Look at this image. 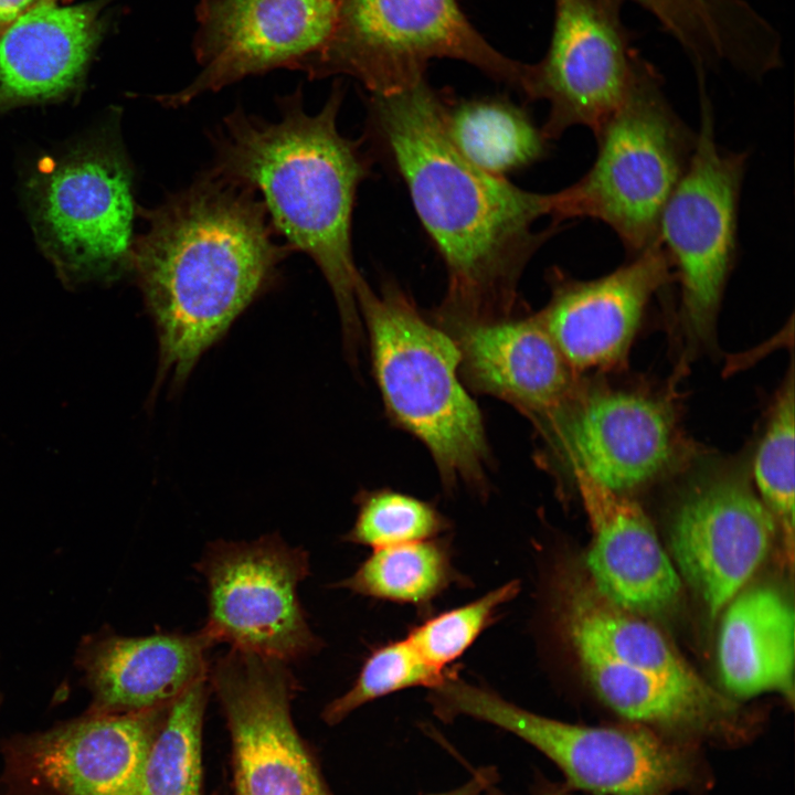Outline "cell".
<instances>
[{
	"label": "cell",
	"mask_w": 795,
	"mask_h": 795,
	"mask_svg": "<svg viewBox=\"0 0 795 795\" xmlns=\"http://www.w3.org/2000/svg\"><path fill=\"white\" fill-rule=\"evenodd\" d=\"M42 0H0V34Z\"/></svg>",
	"instance_id": "obj_34"
},
{
	"label": "cell",
	"mask_w": 795,
	"mask_h": 795,
	"mask_svg": "<svg viewBox=\"0 0 795 795\" xmlns=\"http://www.w3.org/2000/svg\"><path fill=\"white\" fill-rule=\"evenodd\" d=\"M436 717H469L506 730L563 772L575 788L597 795H670L693 778L687 751L644 729L587 727L528 711L455 675L428 693Z\"/></svg>",
	"instance_id": "obj_7"
},
{
	"label": "cell",
	"mask_w": 795,
	"mask_h": 795,
	"mask_svg": "<svg viewBox=\"0 0 795 795\" xmlns=\"http://www.w3.org/2000/svg\"><path fill=\"white\" fill-rule=\"evenodd\" d=\"M555 583V618L571 647L590 648L695 691L713 690L655 626L608 601L591 582L563 573Z\"/></svg>",
	"instance_id": "obj_22"
},
{
	"label": "cell",
	"mask_w": 795,
	"mask_h": 795,
	"mask_svg": "<svg viewBox=\"0 0 795 795\" xmlns=\"http://www.w3.org/2000/svg\"><path fill=\"white\" fill-rule=\"evenodd\" d=\"M336 22L312 62L310 78L347 75L370 96H388L423 81L434 59L473 65L520 93L528 63L497 51L457 0H335Z\"/></svg>",
	"instance_id": "obj_6"
},
{
	"label": "cell",
	"mask_w": 795,
	"mask_h": 795,
	"mask_svg": "<svg viewBox=\"0 0 795 795\" xmlns=\"http://www.w3.org/2000/svg\"><path fill=\"white\" fill-rule=\"evenodd\" d=\"M344 540L374 549L438 538L449 520L434 505L389 488L360 491Z\"/></svg>",
	"instance_id": "obj_29"
},
{
	"label": "cell",
	"mask_w": 795,
	"mask_h": 795,
	"mask_svg": "<svg viewBox=\"0 0 795 795\" xmlns=\"http://www.w3.org/2000/svg\"><path fill=\"white\" fill-rule=\"evenodd\" d=\"M206 678L169 704L146 756L138 795H201Z\"/></svg>",
	"instance_id": "obj_27"
},
{
	"label": "cell",
	"mask_w": 795,
	"mask_h": 795,
	"mask_svg": "<svg viewBox=\"0 0 795 795\" xmlns=\"http://www.w3.org/2000/svg\"><path fill=\"white\" fill-rule=\"evenodd\" d=\"M519 592L520 583L510 581L473 602L425 619L405 638L427 662L449 669Z\"/></svg>",
	"instance_id": "obj_31"
},
{
	"label": "cell",
	"mask_w": 795,
	"mask_h": 795,
	"mask_svg": "<svg viewBox=\"0 0 795 795\" xmlns=\"http://www.w3.org/2000/svg\"><path fill=\"white\" fill-rule=\"evenodd\" d=\"M777 392L757 447L753 475L761 500L778 523L789 564L794 554V375Z\"/></svg>",
	"instance_id": "obj_28"
},
{
	"label": "cell",
	"mask_w": 795,
	"mask_h": 795,
	"mask_svg": "<svg viewBox=\"0 0 795 795\" xmlns=\"http://www.w3.org/2000/svg\"><path fill=\"white\" fill-rule=\"evenodd\" d=\"M496 781L497 775L495 768L481 767L463 785L447 792L431 795H484L487 794L491 785H495Z\"/></svg>",
	"instance_id": "obj_33"
},
{
	"label": "cell",
	"mask_w": 795,
	"mask_h": 795,
	"mask_svg": "<svg viewBox=\"0 0 795 795\" xmlns=\"http://www.w3.org/2000/svg\"><path fill=\"white\" fill-rule=\"evenodd\" d=\"M212 645L202 630L87 637L76 658L93 697L87 713H130L170 704L208 678L206 653Z\"/></svg>",
	"instance_id": "obj_20"
},
{
	"label": "cell",
	"mask_w": 795,
	"mask_h": 795,
	"mask_svg": "<svg viewBox=\"0 0 795 795\" xmlns=\"http://www.w3.org/2000/svg\"><path fill=\"white\" fill-rule=\"evenodd\" d=\"M621 0H554L545 55L529 64L522 94L545 100L548 140L574 126L595 134L618 107L640 53L622 17Z\"/></svg>",
	"instance_id": "obj_13"
},
{
	"label": "cell",
	"mask_w": 795,
	"mask_h": 795,
	"mask_svg": "<svg viewBox=\"0 0 795 795\" xmlns=\"http://www.w3.org/2000/svg\"><path fill=\"white\" fill-rule=\"evenodd\" d=\"M444 120L456 149L496 177L531 166L548 150V139L528 113L501 97L453 102L444 96Z\"/></svg>",
	"instance_id": "obj_25"
},
{
	"label": "cell",
	"mask_w": 795,
	"mask_h": 795,
	"mask_svg": "<svg viewBox=\"0 0 795 795\" xmlns=\"http://www.w3.org/2000/svg\"><path fill=\"white\" fill-rule=\"evenodd\" d=\"M193 47L200 72L159 97L179 107L208 92L276 68L308 72L330 39L335 0H200Z\"/></svg>",
	"instance_id": "obj_14"
},
{
	"label": "cell",
	"mask_w": 795,
	"mask_h": 795,
	"mask_svg": "<svg viewBox=\"0 0 795 795\" xmlns=\"http://www.w3.org/2000/svg\"><path fill=\"white\" fill-rule=\"evenodd\" d=\"M591 168L550 193L553 224L576 218L605 223L628 257L657 240L661 211L690 162L697 132L669 103L662 76L638 56L618 107L594 134Z\"/></svg>",
	"instance_id": "obj_5"
},
{
	"label": "cell",
	"mask_w": 795,
	"mask_h": 795,
	"mask_svg": "<svg viewBox=\"0 0 795 795\" xmlns=\"http://www.w3.org/2000/svg\"><path fill=\"white\" fill-rule=\"evenodd\" d=\"M452 672L427 662L406 638L386 643L372 650L353 686L329 702L321 717L327 724H337L370 701L413 687L432 689Z\"/></svg>",
	"instance_id": "obj_30"
},
{
	"label": "cell",
	"mask_w": 795,
	"mask_h": 795,
	"mask_svg": "<svg viewBox=\"0 0 795 795\" xmlns=\"http://www.w3.org/2000/svg\"><path fill=\"white\" fill-rule=\"evenodd\" d=\"M28 194L39 242L65 282L115 278L130 267L132 172L114 134L43 158Z\"/></svg>",
	"instance_id": "obj_8"
},
{
	"label": "cell",
	"mask_w": 795,
	"mask_h": 795,
	"mask_svg": "<svg viewBox=\"0 0 795 795\" xmlns=\"http://www.w3.org/2000/svg\"><path fill=\"white\" fill-rule=\"evenodd\" d=\"M208 584L201 629L214 645L289 662L317 653L297 587L309 574L308 553L272 534L251 542L211 543L197 564Z\"/></svg>",
	"instance_id": "obj_10"
},
{
	"label": "cell",
	"mask_w": 795,
	"mask_h": 795,
	"mask_svg": "<svg viewBox=\"0 0 795 795\" xmlns=\"http://www.w3.org/2000/svg\"><path fill=\"white\" fill-rule=\"evenodd\" d=\"M356 297L389 417L425 445L445 488L466 485L484 495L489 448L479 407L459 378L455 341L395 283L374 292L361 276Z\"/></svg>",
	"instance_id": "obj_4"
},
{
	"label": "cell",
	"mask_w": 795,
	"mask_h": 795,
	"mask_svg": "<svg viewBox=\"0 0 795 795\" xmlns=\"http://www.w3.org/2000/svg\"><path fill=\"white\" fill-rule=\"evenodd\" d=\"M442 327L460 353L459 374L476 392L501 399L534 423L577 386L575 373L537 315Z\"/></svg>",
	"instance_id": "obj_18"
},
{
	"label": "cell",
	"mask_w": 795,
	"mask_h": 795,
	"mask_svg": "<svg viewBox=\"0 0 795 795\" xmlns=\"http://www.w3.org/2000/svg\"><path fill=\"white\" fill-rule=\"evenodd\" d=\"M794 610L776 589L735 595L724 613L718 664L724 687L738 697L776 691L794 698Z\"/></svg>",
	"instance_id": "obj_23"
},
{
	"label": "cell",
	"mask_w": 795,
	"mask_h": 795,
	"mask_svg": "<svg viewBox=\"0 0 795 795\" xmlns=\"http://www.w3.org/2000/svg\"><path fill=\"white\" fill-rule=\"evenodd\" d=\"M168 706L94 714L17 738L7 776L30 795H138L149 746Z\"/></svg>",
	"instance_id": "obj_15"
},
{
	"label": "cell",
	"mask_w": 795,
	"mask_h": 795,
	"mask_svg": "<svg viewBox=\"0 0 795 795\" xmlns=\"http://www.w3.org/2000/svg\"><path fill=\"white\" fill-rule=\"evenodd\" d=\"M136 273L159 340L160 379L182 382L275 278L287 244L250 189L211 172L144 211Z\"/></svg>",
	"instance_id": "obj_2"
},
{
	"label": "cell",
	"mask_w": 795,
	"mask_h": 795,
	"mask_svg": "<svg viewBox=\"0 0 795 795\" xmlns=\"http://www.w3.org/2000/svg\"><path fill=\"white\" fill-rule=\"evenodd\" d=\"M343 88L337 83L325 106L307 114L301 94L283 99L282 115L267 121L241 108L212 136V174L253 191L289 248L306 253L336 298L349 352L360 340L351 223L359 184L370 174L362 140L346 138L337 118Z\"/></svg>",
	"instance_id": "obj_3"
},
{
	"label": "cell",
	"mask_w": 795,
	"mask_h": 795,
	"mask_svg": "<svg viewBox=\"0 0 795 795\" xmlns=\"http://www.w3.org/2000/svg\"><path fill=\"white\" fill-rule=\"evenodd\" d=\"M464 582L452 562L449 544L433 538L374 549L337 586L368 597L424 607L453 584Z\"/></svg>",
	"instance_id": "obj_26"
},
{
	"label": "cell",
	"mask_w": 795,
	"mask_h": 795,
	"mask_svg": "<svg viewBox=\"0 0 795 795\" xmlns=\"http://www.w3.org/2000/svg\"><path fill=\"white\" fill-rule=\"evenodd\" d=\"M215 795H223V794H215Z\"/></svg>",
	"instance_id": "obj_36"
},
{
	"label": "cell",
	"mask_w": 795,
	"mask_h": 795,
	"mask_svg": "<svg viewBox=\"0 0 795 795\" xmlns=\"http://www.w3.org/2000/svg\"><path fill=\"white\" fill-rule=\"evenodd\" d=\"M775 528L772 513L736 471H711L686 492L672 519L671 552L710 618L756 571Z\"/></svg>",
	"instance_id": "obj_16"
},
{
	"label": "cell",
	"mask_w": 795,
	"mask_h": 795,
	"mask_svg": "<svg viewBox=\"0 0 795 795\" xmlns=\"http://www.w3.org/2000/svg\"><path fill=\"white\" fill-rule=\"evenodd\" d=\"M488 795H505L500 791L496 789L495 785L490 786L488 788ZM537 795H570L565 793L563 789H556V788H548L540 791Z\"/></svg>",
	"instance_id": "obj_35"
},
{
	"label": "cell",
	"mask_w": 795,
	"mask_h": 795,
	"mask_svg": "<svg viewBox=\"0 0 795 795\" xmlns=\"http://www.w3.org/2000/svg\"><path fill=\"white\" fill-rule=\"evenodd\" d=\"M571 648L598 697L626 719L703 734L732 729L734 706L714 690L695 691L590 648Z\"/></svg>",
	"instance_id": "obj_24"
},
{
	"label": "cell",
	"mask_w": 795,
	"mask_h": 795,
	"mask_svg": "<svg viewBox=\"0 0 795 795\" xmlns=\"http://www.w3.org/2000/svg\"><path fill=\"white\" fill-rule=\"evenodd\" d=\"M100 35L92 6L42 0L0 34V110L66 96Z\"/></svg>",
	"instance_id": "obj_21"
},
{
	"label": "cell",
	"mask_w": 795,
	"mask_h": 795,
	"mask_svg": "<svg viewBox=\"0 0 795 795\" xmlns=\"http://www.w3.org/2000/svg\"><path fill=\"white\" fill-rule=\"evenodd\" d=\"M536 423L555 463L618 494L662 477L680 462L670 404L643 392L576 386Z\"/></svg>",
	"instance_id": "obj_12"
},
{
	"label": "cell",
	"mask_w": 795,
	"mask_h": 795,
	"mask_svg": "<svg viewBox=\"0 0 795 795\" xmlns=\"http://www.w3.org/2000/svg\"><path fill=\"white\" fill-rule=\"evenodd\" d=\"M700 124L682 178L657 227L680 289V318L693 342L713 337L716 319L738 256V223L748 152L721 147L706 86L699 87Z\"/></svg>",
	"instance_id": "obj_9"
},
{
	"label": "cell",
	"mask_w": 795,
	"mask_h": 795,
	"mask_svg": "<svg viewBox=\"0 0 795 795\" xmlns=\"http://www.w3.org/2000/svg\"><path fill=\"white\" fill-rule=\"evenodd\" d=\"M672 282L656 240L598 278L580 280L554 268L551 298L536 315L575 374L608 369L624 361L649 301Z\"/></svg>",
	"instance_id": "obj_17"
},
{
	"label": "cell",
	"mask_w": 795,
	"mask_h": 795,
	"mask_svg": "<svg viewBox=\"0 0 795 795\" xmlns=\"http://www.w3.org/2000/svg\"><path fill=\"white\" fill-rule=\"evenodd\" d=\"M369 135L404 181L415 212L442 256L447 290L435 321L512 316L521 275L559 225L539 231L550 193L521 189L483 171L453 145L444 96L425 81L369 96Z\"/></svg>",
	"instance_id": "obj_1"
},
{
	"label": "cell",
	"mask_w": 795,
	"mask_h": 795,
	"mask_svg": "<svg viewBox=\"0 0 795 795\" xmlns=\"http://www.w3.org/2000/svg\"><path fill=\"white\" fill-rule=\"evenodd\" d=\"M630 1L648 11L680 46L691 44L699 31L698 15L691 0H621Z\"/></svg>",
	"instance_id": "obj_32"
},
{
	"label": "cell",
	"mask_w": 795,
	"mask_h": 795,
	"mask_svg": "<svg viewBox=\"0 0 795 795\" xmlns=\"http://www.w3.org/2000/svg\"><path fill=\"white\" fill-rule=\"evenodd\" d=\"M231 736L235 795H332L298 733L286 662L231 648L211 670Z\"/></svg>",
	"instance_id": "obj_11"
},
{
	"label": "cell",
	"mask_w": 795,
	"mask_h": 795,
	"mask_svg": "<svg viewBox=\"0 0 795 795\" xmlns=\"http://www.w3.org/2000/svg\"><path fill=\"white\" fill-rule=\"evenodd\" d=\"M572 476L592 528L585 558L592 585L635 614L669 608L678 600L680 579L643 509L582 473Z\"/></svg>",
	"instance_id": "obj_19"
}]
</instances>
